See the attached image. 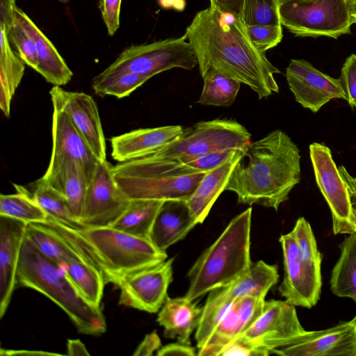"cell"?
<instances>
[{
  "label": "cell",
  "mask_w": 356,
  "mask_h": 356,
  "mask_svg": "<svg viewBox=\"0 0 356 356\" xmlns=\"http://www.w3.org/2000/svg\"><path fill=\"white\" fill-rule=\"evenodd\" d=\"M180 125L138 129L111 138V156L120 163L143 157L175 140L183 132Z\"/></svg>",
  "instance_id": "44dd1931"
},
{
  "label": "cell",
  "mask_w": 356,
  "mask_h": 356,
  "mask_svg": "<svg viewBox=\"0 0 356 356\" xmlns=\"http://www.w3.org/2000/svg\"><path fill=\"white\" fill-rule=\"evenodd\" d=\"M184 35L202 78L220 72L249 86L259 99L279 92L274 75L280 70L254 47L241 18L210 6L196 13Z\"/></svg>",
  "instance_id": "6da1fadb"
},
{
  "label": "cell",
  "mask_w": 356,
  "mask_h": 356,
  "mask_svg": "<svg viewBox=\"0 0 356 356\" xmlns=\"http://www.w3.org/2000/svg\"><path fill=\"white\" fill-rule=\"evenodd\" d=\"M69 241L102 274L118 287L129 274L168 258L150 241L113 227L74 228L48 216L42 222Z\"/></svg>",
  "instance_id": "3957f363"
},
{
  "label": "cell",
  "mask_w": 356,
  "mask_h": 356,
  "mask_svg": "<svg viewBox=\"0 0 356 356\" xmlns=\"http://www.w3.org/2000/svg\"><path fill=\"white\" fill-rule=\"evenodd\" d=\"M115 181L130 200H188L207 172L165 175L129 172L113 168Z\"/></svg>",
  "instance_id": "7c38bea8"
},
{
  "label": "cell",
  "mask_w": 356,
  "mask_h": 356,
  "mask_svg": "<svg viewBox=\"0 0 356 356\" xmlns=\"http://www.w3.org/2000/svg\"><path fill=\"white\" fill-rule=\"evenodd\" d=\"M148 79L147 76L128 71L105 69L93 78L92 86L97 95L120 99L129 96Z\"/></svg>",
  "instance_id": "836d02e7"
},
{
  "label": "cell",
  "mask_w": 356,
  "mask_h": 356,
  "mask_svg": "<svg viewBox=\"0 0 356 356\" xmlns=\"http://www.w3.org/2000/svg\"><path fill=\"white\" fill-rule=\"evenodd\" d=\"M1 356H60V353L44 350L0 349Z\"/></svg>",
  "instance_id": "681fc988"
},
{
  "label": "cell",
  "mask_w": 356,
  "mask_h": 356,
  "mask_svg": "<svg viewBox=\"0 0 356 356\" xmlns=\"http://www.w3.org/2000/svg\"><path fill=\"white\" fill-rule=\"evenodd\" d=\"M15 194H1L0 215L8 216L26 223H42L48 214L25 191L24 186L13 184Z\"/></svg>",
  "instance_id": "e575fe53"
},
{
  "label": "cell",
  "mask_w": 356,
  "mask_h": 356,
  "mask_svg": "<svg viewBox=\"0 0 356 356\" xmlns=\"http://www.w3.org/2000/svg\"><path fill=\"white\" fill-rule=\"evenodd\" d=\"M220 355L264 356L251 341L240 336L229 343Z\"/></svg>",
  "instance_id": "7bdbcfd3"
},
{
  "label": "cell",
  "mask_w": 356,
  "mask_h": 356,
  "mask_svg": "<svg viewBox=\"0 0 356 356\" xmlns=\"http://www.w3.org/2000/svg\"><path fill=\"white\" fill-rule=\"evenodd\" d=\"M197 224L186 200H165L155 218L150 241L165 251L184 239Z\"/></svg>",
  "instance_id": "603a6c76"
},
{
  "label": "cell",
  "mask_w": 356,
  "mask_h": 356,
  "mask_svg": "<svg viewBox=\"0 0 356 356\" xmlns=\"http://www.w3.org/2000/svg\"><path fill=\"white\" fill-rule=\"evenodd\" d=\"M58 1L62 3H66V2L69 1L70 0H58Z\"/></svg>",
  "instance_id": "11a10c76"
},
{
  "label": "cell",
  "mask_w": 356,
  "mask_h": 356,
  "mask_svg": "<svg viewBox=\"0 0 356 356\" xmlns=\"http://www.w3.org/2000/svg\"><path fill=\"white\" fill-rule=\"evenodd\" d=\"M338 169L348 188L352 212H356V177H352L343 165Z\"/></svg>",
  "instance_id": "c3c4849f"
},
{
  "label": "cell",
  "mask_w": 356,
  "mask_h": 356,
  "mask_svg": "<svg viewBox=\"0 0 356 356\" xmlns=\"http://www.w3.org/2000/svg\"><path fill=\"white\" fill-rule=\"evenodd\" d=\"M278 280L277 266L259 260L252 262L246 272L228 285L236 299L245 296L265 298Z\"/></svg>",
  "instance_id": "4dcf8cb0"
},
{
  "label": "cell",
  "mask_w": 356,
  "mask_h": 356,
  "mask_svg": "<svg viewBox=\"0 0 356 356\" xmlns=\"http://www.w3.org/2000/svg\"><path fill=\"white\" fill-rule=\"evenodd\" d=\"M309 155L316 184L331 211L334 234L355 233L348 188L330 148L313 143L309 145Z\"/></svg>",
  "instance_id": "9c48e42d"
},
{
  "label": "cell",
  "mask_w": 356,
  "mask_h": 356,
  "mask_svg": "<svg viewBox=\"0 0 356 356\" xmlns=\"http://www.w3.org/2000/svg\"><path fill=\"white\" fill-rule=\"evenodd\" d=\"M175 258L127 275L119 284V305L148 313L158 312L168 297Z\"/></svg>",
  "instance_id": "4fadbf2b"
},
{
  "label": "cell",
  "mask_w": 356,
  "mask_h": 356,
  "mask_svg": "<svg viewBox=\"0 0 356 356\" xmlns=\"http://www.w3.org/2000/svg\"><path fill=\"white\" fill-rule=\"evenodd\" d=\"M250 139L248 130L235 120L200 121L184 129L171 142L135 160L147 166L163 168L209 152L243 150Z\"/></svg>",
  "instance_id": "8992f818"
},
{
  "label": "cell",
  "mask_w": 356,
  "mask_h": 356,
  "mask_svg": "<svg viewBox=\"0 0 356 356\" xmlns=\"http://www.w3.org/2000/svg\"><path fill=\"white\" fill-rule=\"evenodd\" d=\"M246 31L254 47L264 54L277 46L283 36L282 26H246Z\"/></svg>",
  "instance_id": "ab89813d"
},
{
  "label": "cell",
  "mask_w": 356,
  "mask_h": 356,
  "mask_svg": "<svg viewBox=\"0 0 356 356\" xmlns=\"http://www.w3.org/2000/svg\"><path fill=\"white\" fill-rule=\"evenodd\" d=\"M60 266L80 293L91 304L101 307L106 283L99 270L79 250Z\"/></svg>",
  "instance_id": "83f0119b"
},
{
  "label": "cell",
  "mask_w": 356,
  "mask_h": 356,
  "mask_svg": "<svg viewBox=\"0 0 356 356\" xmlns=\"http://www.w3.org/2000/svg\"><path fill=\"white\" fill-rule=\"evenodd\" d=\"M164 201L153 199L131 200L126 211L111 227L150 241L155 218Z\"/></svg>",
  "instance_id": "f546056e"
},
{
  "label": "cell",
  "mask_w": 356,
  "mask_h": 356,
  "mask_svg": "<svg viewBox=\"0 0 356 356\" xmlns=\"http://www.w3.org/2000/svg\"><path fill=\"white\" fill-rule=\"evenodd\" d=\"M28 223L0 215V318L17 287V273Z\"/></svg>",
  "instance_id": "ffe728a7"
},
{
  "label": "cell",
  "mask_w": 356,
  "mask_h": 356,
  "mask_svg": "<svg viewBox=\"0 0 356 356\" xmlns=\"http://www.w3.org/2000/svg\"><path fill=\"white\" fill-rule=\"evenodd\" d=\"M99 9L108 35L113 36L120 26L122 0H99Z\"/></svg>",
  "instance_id": "b9f144b4"
},
{
  "label": "cell",
  "mask_w": 356,
  "mask_h": 356,
  "mask_svg": "<svg viewBox=\"0 0 356 356\" xmlns=\"http://www.w3.org/2000/svg\"><path fill=\"white\" fill-rule=\"evenodd\" d=\"M350 8L354 23H356V0H350Z\"/></svg>",
  "instance_id": "816d5d0a"
},
{
  "label": "cell",
  "mask_w": 356,
  "mask_h": 356,
  "mask_svg": "<svg viewBox=\"0 0 356 356\" xmlns=\"http://www.w3.org/2000/svg\"><path fill=\"white\" fill-rule=\"evenodd\" d=\"M279 241L284 263V277L279 292L286 302L295 307L312 308L320 299L321 271L300 259L291 232L281 235Z\"/></svg>",
  "instance_id": "5bb4252c"
},
{
  "label": "cell",
  "mask_w": 356,
  "mask_h": 356,
  "mask_svg": "<svg viewBox=\"0 0 356 356\" xmlns=\"http://www.w3.org/2000/svg\"><path fill=\"white\" fill-rule=\"evenodd\" d=\"M277 0H245L241 19L245 26H282Z\"/></svg>",
  "instance_id": "74e56055"
},
{
  "label": "cell",
  "mask_w": 356,
  "mask_h": 356,
  "mask_svg": "<svg viewBox=\"0 0 356 356\" xmlns=\"http://www.w3.org/2000/svg\"><path fill=\"white\" fill-rule=\"evenodd\" d=\"M15 19L35 45L38 60L37 72L54 86H61L69 83L73 73L50 40L18 7L15 9Z\"/></svg>",
  "instance_id": "7402d4cb"
},
{
  "label": "cell",
  "mask_w": 356,
  "mask_h": 356,
  "mask_svg": "<svg viewBox=\"0 0 356 356\" xmlns=\"http://www.w3.org/2000/svg\"><path fill=\"white\" fill-rule=\"evenodd\" d=\"M42 177L64 196L71 212L80 222L90 182L83 168L75 161H65L47 168Z\"/></svg>",
  "instance_id": "484cf974"
},
{
  "label": "cell",
  "mask_w": 356,
  "mask_h": 356,
  "mask_svg": "<svg viewBox=\"0 0 356 356\" xmlns=\"http://www.w3.org/2000/svg\"><path fill=\"white\" fill-rule=\"evenodd\" d=\"M185 35L124 49L106 69L124 70L149 79L172 68L193 70L197 65L195 54Z\"/></svg>",
  "instance_id": "ba28073f"
},
{
  "label": "cell",
  "mask_w": 356,
  "mask_h": 356,
  "mask_svg": "<svg viewBox=\"0 0 356 356\" xmlns=\"http://www.w3.org/2000/svg\"><path fill=\"white\" fill-rule=\"evenodd\" d=\"M282 26L300 37L337 38L354 23L350 0H296L279 6Z\"/></svg>",
  "instance_id": "52a82bcc"
},
{
  "label": "cell",
  "mask_w": 356,
  "mask_h": 356,
  "mask_svg": "<svg viewBox=\"0 0 356 356\" xmlns=\"http://www.w3.org/2000/svg\"><path fill=\"white\" fill-rule=\"evenodd\" d=\"M272 354L281 356H356V315L321 330L305 331Z\"/></svg>",
  "instance_id": "9a60e30c"
},
{
  "label": "cell",
  "mask_w": 356,
  "mask_h": 356,
  "mask_svg": "<svg viewBox=\"0 0 356 356\" xmlns=\"http://www.w3.org/2000/svg\"><path fill=\"white\" fill-rule=\"evenodd\" d=\"M245 0H210L211 6L224 13L233 14L240 18L242 17Z\"/></svg>",
  "instance_id": "7dc6e473"
},
{
  "label": "cell",
  "mask_w": 356,
  "mask_h": 356,
  "mask_svg": "<svg viewBox=\"0 0 356 356\" xmlns=\"http://www.w3.org/2000/svg\"><path fill=\"white\" fill-rule=\"evenodd\" d=\"M353 216L354 222H355V224L356 226V212L353 213Z\"/></svg>",
  "instance_id": "db71d44e"
},
{
  "label": "cell",
  "mask_w": 356,
  "mask_h": 356,
  "mask_svg": "<svg viewBox=\"0 0 356 356\" xmlns=\"http://www.w3.org/2000/svg\"><path fill=\"white\" fill-rule=\"evenodd\" d=\"M291 232L296 241L300 259L307 265L321 270L323 256L318 249L309 222L304 217L299 218Z\"/></svg>",
  "instance_id": "8d00e7d4"
},
{
  "label": "cell",
  "mask_w": 356,
  "mask_h": 356,
  "mask_svg": "<svg viewBox=\"0 0 356 356\" xmlns=\"http://www.w3.org/2000/svg\"><path fill=\"white\" fill-rule=\"evenodd\" d=\"M298 146L283 131L275 129L250 142L235 165L225 191L238 202L277 211L301 179Z\"/></svg>",
  "instance_id": "7a4b0ae2"
},
{
  "label": "cell",
  "mask_w": 356,
  "mask_h": 356,
  "mask_svg": "<svg viewBox=\"0 0 356 356\" xmlns=\"http://www.w3.org/2000/svg\"><path fill=\"white\" fill-rule=\"evenodd\" d=\"M296 1V0H277V2L279 3V5H280V4H282L284 3H286V2H288V1Z\"/></svg>",
  "instance_id": "f5cc1de1"
},
{
  "label": "cell",
  "mask_w": 356,
  "mask_h": 356,
  "mask_svg": "<svg viewBox=\"0 0 356 356\" xmlns=\"http://www.w3.org/2000/svg\"><path fill=\"white\" fill-rule=\"evenodd\" d=\"M161 341L156 330L147 334L133 353L134 356H149L161 347Z\"/></svg>",
  "instance_id": "ee69618b"
},
{
  "label": "cell",
  "mask_w": 356,
  "mask_h": 356,
  "mask_svg": "<svg viewBox=\"0 0 356 356\" xmlns=\"http://www.w3.org/2000/svg\"><path fill=\"white\" fill-rule=\"evenodd\" d=\"M113 166L99 161L90 179L80 219L84 227H111L129 207L131 200L115 181Z\"/></svg>",
  "instance_id": "30bf717a"
},
{
  "label": "cell",
  "mask_w": 356,
  "mask_h": 356,
  "mask_svg": "<svg viewBox=\"0 0 356 356\" xmlns=\"http://www.w3.org/2000/svg\"><path fill=\"white\" fill-rule=\"evenodd\" d=\"M53 108L52 151L47 168L73 161L83 168L90 181L99 161L68 115L56 107Z\"/></svg>",
  "instance_id": "ac0fdd59"
},
{
  "label": "cell",
  "mask_w": 356,
  "mask_h": 356,
  "mask_svg": "<svg viewBox=\"0 0 356 356\" xmlns=\"http://www.w3.org/2000/svg\"><path fill=\"white\" fill-rule=\"evenodd\" d=\"M201 313L202 308L185 296H168L159 311L156 321L163 327L165 337L191 345V335L198 325Z\"/></svg>",
  "instance_id": "d4e9b609"
},
{
  "label": "cell",
  "mask_w": 356,
  "mask_h": 356,
  "mask_svg": "<svg viewBox=\"0 0 356 356\" xmlns=\"http://www.w3.org/2000/svg\"><path fill=\"white\" fill-rule=\"evenodd\" d=\"M243 151L238 149L222 163L207 172L186 201L191 215L197 224L204 222L212 206L225 191Z\"/></svg>",
  "instance_id": "cb8c5ba5"
},
{
  "label": "cell",
  "mask_w": 356,
  "mask_h": 356,
  "mask_svg": "<svg viewBox=\"0 0 356 356\" xmlns=\"http://www.w3.org/2000/svg\"><path fill=\"white\" fill-rule=\"evenodd\" d=\"M286 78L295 99L314 113L332 99L347 100L339 79L333 78L300 59H292Z\"/></svg>",
  "instance_id": "2e32d148"
},
{
  "label": "cell",
  "mask_w": 356,
  "mask_h": 356,
  "mask_svg": "<svg viewBox=\"0 0 356 356\" xmlns=\"http://www.w3.org/2000/svg\"><path fill=\"white\" fill-rule=\"evenodd\" d=\"M235 300L228 284L216 288L209 292L195 330V339L197 350L204 347Z\"/></svg>",
  "instance_id": "1f68e13d"
},
{
  "label": "cell",
  "mask_w": 356,
  "mask_h": 356,
  "mask_svg": "<svg viewBox=\"0 0 356 356\" xmlns=\"http://www.w3.org/2000/svg\"><path fill=\"white\" fill-rule=\"evenodd\" d=\"M67 356H88L90 353L84 343L79 339H69L67 341Z\"/></svg>",
  "instance_id": "f907efd6"
},
{
  "label": "cell",
  "mask_w": 356,
  "mask_h": 356,
  "mask_svg": "<svg viewBox=\"0 0 356 356\" xmlns=\"http://www.w3.org/2000/svg\"><path fill=\"white\" fill-rule=\"evenodd\" d=\"M252 208L233 218L188 272L185 297L194 301L213 289L232 282L248 270L250 258Z\"/></svg>",
  "instance_id": "5b68a950"
},
{
  "label": "cell",
  "mask_w": 356,
  "mask_h": 356,
  "mask_svg": "<svg viewBox=\"0 0 356 356\" xmlns=\"http://www.w3.org/2000/svg\"><path fill=\"white\" fill-rule=\"evenodd\" d=\"M202 90L197 101L202 105L227 107L236 100L241 83L217 71H211L202 78Z\"/></svg>",
  "instance_id": "d590c367"
},
{
  "label": "cell",
  "mask_w": 356,
  "mask_h": 356,
  "mask_svg": "<svg viewBox=\"0 0 356 356\" xmlns=\"http://www.w3.org/2000/svg\"><path fill=\"white\" fill-rule=\"evenodd\" d=\"M305 331L295 306L285 300H270L265 301L261 314L239 336L267 356Z\"/></svg>",
  "instance_id": "8fae6325"
},
{
  "label": "cell",
  "mask_w": 356,
  "mask_h": 356,
  "mask_svg": "<svg viewBox=\"0 0 356 356\" xmlns=\"http://www.w3.org/2000/svg\"><path fill=\"white\" fill-rule=\"evenodd\" d=\"M24 188L50 217L74 228L84 227L71 212L64 196L42 177Z\"/></svg>",
  "instance_id": "d6a6232c"
},
{
  "label": "cell",
  "mask_w": 356,
  "mask_h": 356,
  "mask_svg": "<svg viewBox=\"0 0 356 356\" xmlns=\"http://www.w3.org/2000/svg\"><path fill=\"white\" fill-rule=\"evenodd\" d=\"M16 0H0V26L7 31L15 20Z\"/></svg>",
  "instance_id": "bcb514c9"
},
{
  "label": "cell",
  "mask_w": 356,
  "mask_h": 356,
  "mask_svg": "<svg viewBox=\"0 0 356 356\" xmlns=\"http://www.w3.org/2000/svg\"><path fill=\"white\" fill-rule=\"evenodd\" d=\"M339 247L340 255L332 270L330 289L338 297L351 298L356 305V232L345 237Z\"/></svg>",
  "instance_id": "f1b7e54d"
},
{
  "label": "cell",
  "mask_w": 356,
  "mask_h": 356,
  "mask_svg": "<svg viewBox=\"0 0 356 356\" xmlns=\"http://www.w3.org/2000/svg\"><path fill=\"white\" fill-rule=\"evenodd\" d=\"M8 35L11 43L16 47L20 58L37 71L38 60L35 45L16 19L8 29Z\"/></svg>",
  "instance_id": "f35d334b"
},
{
  "label": "cell",
  "mask_w": 356,
  "mask_h": 356,
  "mask_svg": "<svg viewBox=\"0 0 356 356\" xmlns=\"http://www.w3.org/2000/svg\"><path fill=\"white\" fill-rule=\"evenodd\" d=\"M53 107L65 112L99 161L106 160V145L98 108L92 97L54 86L49 91Z\"/></svg>",
  "instance_id": "e0dca14e"
},
{
  "label": "cell",
  "mask_w": 356,
  "mask_h": 356,
  "mask_svg": "<svg viewBox=\"0 0 356 356\" xmlns=\"http://www.w3.org/2000/svg\"><path fill=\"white\" fill-rule=\"evenodd\" d=\"M348 104L356 108V54H351L345 60L339 78Z\"/></svg>",
  "instance_id": "60d3db41"
},
{
  "label": "cell",
  "mask_w": 356,
  "mask_h": 356,
  "mask_svg": "<svg viewBox=\"0 0 356 356\" xmlns=\"http://www.w3.org/2000/svg\"><path fill=\"white\" fill-rule=\"evenodd\" d=\"M0 108L8 118L13 97L24 76V61L12 49L7 29L0 26Z\"/></svg>",
  "instance_id": "4316f807"
},
{
  "label": "cell",
  "mask_w": 356,
  "mask_h": 356,
  "mask_svg": "<svg viewBox=\"0 0 356 356\" xmlns=\"http://www.w3.org/2000/svg\"><path fill=\"white\" fill-rule=\"evenodd\" d=\"M17 286L32 289L50 299L82 334L99 336L106 331L101 307L89 302L58 264L40 254L25 236L17 273Z\"/></svg>",
  "instance_id": "277c9868"
},
{
  "label": "cell",
  "mask_w": 356,
  "mask_h": 356,
  "mask_svg": "<svg viewBox=\"0 0 356 356\" xmlns=\"http://www.w3.org/2000/svg\"><path fill=\"white\" fill-rule=\"evenodd\" d=\"M265 298L245 296L236 299L220 320L203 348L200 356L220 355L225 348L245 332L261 314Z\"/></svg>",
  "instance_id": "d6986e66"
},
{
  "label": "cell",
  "mask_w": 356,
  "mask_h": 356,
  "mask_svg": "<svg viewBox=\"0 0 356 356\" xmlns=\"http://www.w3.org/2000/svg\"><path fill=\"white\" fill-rule=\"evenodd\" d=\"M197 355V353L194 347L179 341L161 346L156 352L158 356H195Z\"/></svg>",
  "instance_id": "f6af8a7d"
}]
</instances>
